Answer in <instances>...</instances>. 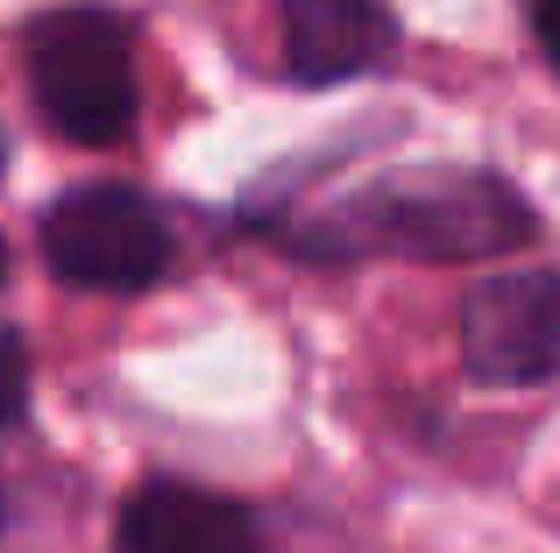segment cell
Wrapping results in <instances>:
<instances>
[{
    "instance_id": "obj_9",
    "label": "cell",
    "mask_w": 560,
    "mask_h": 553,
    "mask_svg": "<svg viewBox=\"0 0 560 553\" xmlns=\"http://www.w3.org/2000/svg\"><path fill=\"white\" fill-rule=\"evenodd\" d=\"M0 270H8V249H0Z\"/></svg>"
},
{
    "instance_id": "obj_2",
    "label": "cell",
    "mask_w": 560,
    "mask_h": 553,
    "mask_svg": "<svg viewBox=\"0 0 560 553\" xmlns=\"http://www.w3.org/2000/svg\"><path fill=\"white\" fill-rule=\"evenodd\" d=\"M28 93L43 121L79 150H107L136 128V36L107 8H50L28 22Z\"/></svg>"
},
{
    "instance_id": "obj_5",
    "label": "cell",
    "mask_w": 560,
    "mask_h": 553,
    "mask_svg": "<svg viewBox=\"0 0 560 553\" xmlns=\"http://www.w3.org/2000/svg\"><path fill=\"white\" fill-rule=\"evenodd\" d=\"M121 553H262L248 504L220 497L199 483H150L121 504L114 526Z\"/></svg>"
},
{
    "instance_id": "obj_6",
    "label": "cell",
    "mask_w": 560,
    "mask_h": 553,
    "mask_svg": "<svg viewBox=\"0 0 560 553\" xmlns=\"http://www.w3.org/2000/svg\"><path fill=\"white\" fill-rule=\"evenodd\" d=\"M277 14H284V57L305 85L355 79L390 43L383 0H277Z\"/></svg>"
},
{
    "instance_id": "obj_7",
    "label": "cell",
    "mask_w": 560,
    "mask_h": 553,
    "mask_svg": "<svg viewBox=\"0 0 560 553\" xmlns=\"http://www.w3.org/2000/svg\"><path fill=\"white\" fill-rule=\"evenodd\" d=\"M22 390H28V348H22V333L0 327V426L22 412Z\"/></svg>"
},
{
    "instance_id": "obj_4",
    "label": "cell",
    "mask_w": 560,
    "mask_h": 553,
    "mask_svg": "<svg viewBox=\"0 0 560 553\" xmlns=\"http://www.w3.org/2000/svg\"><path fill=\"white\" fill-rule=\"evenodd\" d=\"M462 362L482 384H539L560 369V270H504L462 298Z\"/></svg>"
},
{
    "instance_id": "obj_1",
    "label": "cell",
    "mask_w": 560,
    "mask_h": 553,
    "mask_svg": "<svg viewBox=\"0 0 560 553\" xmlns=\"http://www.w3.org/2000/svg\"><path fill=\"white\" fill-rule=\"evenodd\" d=\"M533 235V207L490 170H425V178H390L370 192L327 207L319 221L291 227L284 249L305 263H370V256H405V263H482Z\"/></svg>"
},
{
    "instance_id": "obj_3",
    "label": "cell",
    "mask_w": 560,
    "mask_h": 553,
    "mask_svg": "<svg viewBox=\"0 0 560 553\" xmlns=\"http://www.w3.org/2000/svg\"><path fill=\"white\" fill-rule=\"evenodd\" d=\"M43 256L79 291H150L171 263V235L142 192L79 185L43 213Z\"/></svg>"
},
{
    "instance_id": "obj_8",
    "label": "cell",
    "mask_w": 560,
    "mask_h": 553,
    "mask_svg": "<svg viewBox=\"0 0 560 553\" xmlns=\"http://www.w3.org/2000/svg\"><path fill=\"white\" fill-rule=\"evenodd\" d=\"M533 36H539V50L553 57V71H560V0H533Z\"/></svg>"
}]
</instances>
